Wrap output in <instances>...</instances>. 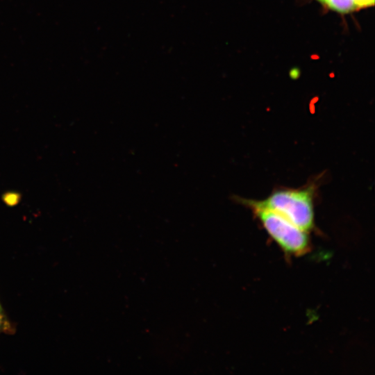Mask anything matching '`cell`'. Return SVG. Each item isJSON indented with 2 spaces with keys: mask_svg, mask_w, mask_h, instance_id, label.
<instances>
[{
  "mask_svg": "<svg viewBox=\"0 0 375 375\" xmlns=\"http://www.w3.org/2000/svg\"><path fill=\"white\" fill-rule=\"evenodd\" d=\"M252 209L269 235L286 253L299 256L307 251L309 242L306 231L276 212Z\"/></svg>",
  "mask_w": 375,
  "mask_h": 375,
  "instance_id": "2",
  "label": "cell"
},
{
  "mask_svg": "<svg viewBox=\"0 0 375 375\" xmlns=\"http://www.w3.org/2000/svg\"><path fill=\"white\" fill-rule=\"evenodd\" d=\"M315 185L273 192L263 200L240 199L251 208H265L282 215L308 232L314 226Z\"/></svg>",
  "mask_w": 375,
  "mask_h": 375,
  "instance_id": "1",
  "label": "cell"
},
{
  "mask_svg": "<svg viewBox=\"0 0 375 375\" xmlns=\"http://www.w3.org/2000/svg\"><path fill=\"white\" fill-rule=\"evenodd\" d=\"M7 326L6 320L3 312L2 308L0 304V332L4 331Z\"/></svg>",
  "mask_w": 375,
  "mask_h": 375,
  "instance_id": "5",
  "label": "cell"
},
{
  "mask_svg": "<svg viewBox=\"0 0 375 375\" xmlns=\"http://www.w3.org/2000/svg\"><path fill=\"white\" fill-rule=\"evenodd\" d=\"M355 2L359 9L373 6L374 0H355Z\"/></svg>",
  "mask_w": 375,
  "mask_h": 375,
  "instance_id": "4",
  "label": "cell"
},
{
  "mask_svg": "<svg viewBox=\"0 0 375 375\" xmlns=\"http://www.w3.org/2000/svg\"><path fill=\"white\" fill-rule=\"evenodd\" d=\"M327 8L339 13L347 14L358 9L355 0H317Z\"/></svg>",
  "mask_w": 375,
  "mask_h": 375,
  "instance_id": "3",
  "label": "cell"
}]
</instances>
